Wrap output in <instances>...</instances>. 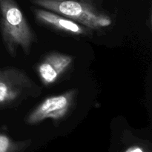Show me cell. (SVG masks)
<instances>
[{"mask_svg":"<svg viewBox=\"0 0 152 152\" xmlns=\"http://www.w3.org/2000/svg\"><path fill=\"white\" fill-rule=\"evenodd\" d=\"M0 28L3 43L9 54L16 56L21 48L26 55L35 42V34L14 0H0Z\"/></svg>","mask_w":152,"mask_h":152,"instance_id":"obj_1","label":"cell"},{"mask_svg":"<svg viewBox=\"0 0 152 152\" xmlns=\"http://www.w3.org/2000/svg\"><path fill=\"white\" fill-rule=\"evenodd\" d=\"M37 5L71 19L88 29L105 28L111 24L109 16L96 10L88 3L76 0H33Z\"/></svg>","mask_w":152,"mask_h":152,"instance_id":"obj_2","label":"cell"},{"mask_svg":"<svg viewBox=\"0 0 152 152\" xmlns=\"http://www.w3.org/2000/svg\"><path fill=\"white\" fill-rule=\"evenodd\" d=\"M37 86L24 71L15 68L0 69V108L24 96L34 95Z\"/></svg>","mask_w":152,"mask_h":152,"instance_id":"obj_3","label":"cell"},{"mask_svg":"<svg viewBox=\"0 0 152 152\" xmlns=\"http://www.w3.org/2000/svg\"><path fill=\"white\" fill-rule=\"evenodd\" d=\"M75 95L76 91L71 90L45 99L28 114L26 117L27 124L35 125L47 119H62L72 106Z\"/></svg>","mask_w":152,"mask_h":152,"instance_id":"obj_4","label":"cell"},{"mask_svg":"<svg viewBox=\"0 0 152 152\" xmlns=\"http://www.w3.org/2000/svg\"><path fill=\"white\" fill-rule=\"evenodd\" d=\"M73 57L64 53H50L43 59L37 67V72L43 84L50 85L69 68Z\"/></svg>","mask_w":152,"mask_h":152,"instance_id":"obj_5","label":"cell"},{"mask_svg":"<svg viewBox=\"0 0 152 152\" xmlns=\"http://www.w3.org/2000/svg\"><path fill=\"white\" fill-rule=\"evenodd\" d=\"M34 13L39 22L58 31L73 35H87L89 33L86 27L54 12L45 9H34Z\"/></svg>","mask_w":152,"mask_h":152,"instance_id":"obj_6","label":"cell"},{"mask_svg":"<svg viewBox=\"0 0 152 152\" xmlns=\"http://www.w3.org/2000/svg\"><path fill=\"white\" fill-rule=\"evenodd\" d=\"M18 147L7 135L0 133V152H13Z\"/></svg>","mask_w":152,"mask_h":152,"instance_id":"obj_7","label":"cell"},{"mask_svg":"<svg viewBox=\"0 0 152 152\" xmlns=\"http://www.w3.org/2000/svg\"><path fill=\"white\" fill-rule=\"evenodd\" d=\"M125 152H145V151L141 147L132 146L131 148H128Z\"/></svg>","mask_w":152,"mask_h":152,"instance_id":"obj_8","label":"cell"},{"mask_svg":"<svg viewBox=\"0 0 152 152\" xmlns=\"http://www.w3.org/2000/svg\"><path fill=\"white\" fill-rule=\"evenodd\" d=\"M54 1H68V0H54ZM76 1H79V0H76Z\"/></svg>","mask_w":152,"mask_h":152,"instance_id":"obj_9","label":"cell"}]
</instances>
